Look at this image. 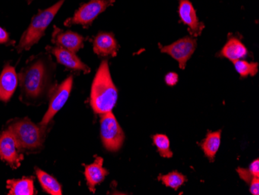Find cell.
Segmentation results:
<instances>
[{"label": "cell", "instance_id": "cell-1", "mask_svg": "<svg viewBox=\"0 0 259 195\" xmlns=\"http://www.w3.org/2000/svg\"><path fill=\"white\" fill-rule=\"evenodd\" d=\"M55 62L48 53H40L29 59L18 73L20 100L27 105H39L49 97L55 74Z\"/></svg>", "mask_w": 259, "mask_h": 195}, {"label": "cell", "instance_id": "cell-2", "mask_svg": "<svg viewBox=\"0 0 259 195\" xmlns=\"http://www.w3.org/2000/svg\"><path fill=\"white\" fill-rule=\"evenodd\" d=\"M118 98V92L113 84L107 60H103L93 79L90 104L98 114L112 111Z\"/></svg>", "mask_w": 259, "mask_h": 195}, {"label": "cell", "instance_id": "cell-3", "mask_svg": "<svg viewBox=\"0 0 259 195\" xmlns=\"http://www.w3.org/2000/svg\"><path fill=\"white\" fill-rule=\"evenodd\" d=\"M7 130L14 135L21 153H37L44 148L49 126L42 127L25 118L10 121L7 123Z\"/></svg>", "mask_w": 259, "mask_h": 195}, {"label": "cell", "instance_id": "cell-4", "mask_svg": "<svg viewBox=\"0 0 259 195\" xmlns=\"http://www.w3.org/2000/svg\"><path fill=\"white\" fill-rule=\"evenodd\" d=\"M65 1L59 0L52 7L45 10H39L38 13L32 18L27 30L22 34L20 42L16 47L18 53H21L23 51H29L33 45L38 43L39 41L45 35V30L50 25Z\"/></svg>", "mask_w": 259, "mask_h": 195}, {"label": "cell", "instance_id": "cell-5", "mask_svg": "<svg viewBox=\"0 0 259 195\" xmlns=\"http://www.w3.org/2000/svg\"><path fill=\"white\" fill-rule=\"evenodd\" d=\"M100 115V136L103 146L110 152H116L121 148L124 142L123 129L113 112H107Z\"/></svg>", "mask_w": 259, "mask_h": 195}, {"label": "cell", "instance_id": "cell-6", "mask_svg": "<svg viewBox=\"0 0 259 195\" xmlns=\"http://www.w3.org/2000/svg\"><path fill=\"white\" fill-rule=\"evenodd\" d=\"M116 0H90V2L80 6L73 17L67 19L64 24L66 27L78 24L84 28H89L98 16L113 6Z\"/></svg>", "mask_w": 259, "mask_h": 195}, {"label": "cell", "instance_id": "cell-7", "mask_svg": "<svg viewBox=\"0 0 259 195\" xmlns=\"http://www.w3.org/2000/svg\"><path fill=\"white\" fill-rule=\"evenodd\" d=\"M73 86V76H68L59 85L55 84L51 92L50 104L49 109L47 110L45 115L42 119L41 122L38 124L42 127H48L49 124L52 122L55 114L58 113L65 105Z\"/></svg>", "mask_w": 259, "mask_h": 195}, {"label": "cell", "instance_id": "cell-8", "mask_svg": "<svg viewBox=\"0 0 259 195\" xmlns=\"http://www.w3.org/2000/svg\"><path fill=\"white\" fill-rule=\"evenodd\" d=\"M158 46L162 53L168 54L178 62L181 69H185L186 63L196 50L197 42L195 37H185L171 45L161 46L159 44Z\"/></svg>", "mask_w": 259, "mask_h": 195}, {"label": "cell", "instance_id": "cell-9", "mask_svg": "<svg viewBox=\"0 0 259 195\" xmlns=\"http://www.w3.org/2000/svg\"><path fill=\"white\" fill-rule=\"evenodd\" d=\"M0 159L13 169H17L23 160V153L19 151L14 135L9 130L0 135Z\"/></svg>", "mask_w": 259, "mask_h": 195}, {"label": "cell", "instance_id": "cell-10", "mask_svg": "<svg viewBox=\"0 0 259 195\" xmlns=\"http://www.w3.org/2000/svg\"><path fill=\"white\" fill-rule=\"evenodd\" d=\"M178 12L180 20L187 26L192 37H199L205 28V25L199 21L196 10L190 0H180Z\"/></svg>", "mask_w": 259, "mask_h": 195}, {"label": "cell", "instance_id": "cell-11", "mask_svg": "<svg viewBox=\"0 0 259 195\" xmlns=\"http://www.w3.org/2000/svg\"><path fill=\"white\" fill-rule=\"evenodd\" d=\"M52 42L57 47L62 48L76 53L83 48L84 37L75 32L71 30L64 31L55 27L52 33Z\"/></svg>", "mask_w": 259, "mask_h": 195}, {"label": "cell", "instance_id": "cell-12", "mask_svg": "<svg viewBox=\"0 0 259 195\" xmlns=\"http://www.w3.org/2000/svg\"><path fill=\"white\" fill-rule=\"evenodd\" d=\"M46 50L49 53L55 55L58 63L65 65L66 68H69L71 70L79 71L85 74L90 73V67L81 62V59H79V58L75 55V52L62 49V48L57 47V46L55 47L48 46Z\"/></svg>", "mask_w": 259, "mask_h": 195}, {"label": "cell", "instance_id": "cell-13", "mask_svg": "<svg viewBox=\"0 0 259 195\" xmlns=\"http://www.w3.org/2000/svg\"><path fill=\"white\" fill-rule=\"evenodd\" d=\"M19 84L18 74L15 68L6 64L0 74V101L8 102L14 95Z\"/></svg>", "mask_w": 259, "mask_h": 195}, {"label": "cell", "instance_id": "cell-14", "mask_svg": "<svg viewBox=\"0 0 259 195\" xmlns=\"http://www.w3.org/2000/svg\"><path fill=\"white\" fill-rule=\"evenodd\" d=\"M118 51L119 45L113 33L100 32L93 40V52L100 56L116 57Z\"/></svg>", "mask_w": 259, "mask_h": 195}, {"label": "cell", "instance_id": "cell-15", "mask_svg": "<svg viewBox=\"0 0 259 195\" xmlns=\"http://www.w3.org/2000/svg\"><path fill=\"white\" fill-rule=\"evenodd\" d=\"M103 165V159L98 157L93 164L85 166V177L87 186L93 193H95L97 185L100 184L108 175L109 172Z\"/></svg>", "mask_w": 259, "mask_h": 195}, {"label": "cell", "instance_id": "cell-16", "mask_svg": "<svg viewBox=\"0 0 259 195\" xmlns=\"http://www.w3.org/2000/svg\"><path fill=\"white\" fill-rule=\"evenodd\" d=\"M219 55L234 62L245 58L248 55V49L239 39L231 37L221 49Z\"/></svg>", "mask_w": 259, "mask_h": 195}, {"label": "cell", "instance_id": "cell-17", "mask_svg": "<svg viewBox=\"0 0 259 195\" xmlns=\"http://www.w3.org/2000/svg\"><path fill=\"white\" fill-rule=\"evenodd\" d=\"M33 177L13 179L7 181V188L10 195H33L36 193L33 186Z\"/></svg>", "mask_w": 259, "mask_h": 195}, {"label": "cell", "instance_id": "cell-18", "mask_svg": "<svg viewBox=\"0 0 259 195\" xmlns=\"http://www.w3.org/2000/svg\"><path fill=\"white\" fill-rule=\"evenodd\" d=\"M221 140V131L209 132L204 140L200 143V147L203 149L205 155L211 162H213L217 152L219 150Z\"/></svg>", "mask_w": 259, "mask_h": 195}, {"label": "cell", "instance_id": "cell-19", "mask_svg": "<svg viewBox=\"0 0 259 195\" xmlns=\"http://www.w3.org/2000/svg\"><path fill=\"white\" fill-rule=\"evenodd\" d=\"M36 174L45 192L51 195L62 194V186L55 177L39 168H36Z\"/></svg>", "mask_w": 259, "mask_h": 195}, {"label": "cell", "instance_id": "cell-20", "mask_svg": "<svg viewBox=\"0 0 259 195\" xmlns=\"http://www.w3.org/2000/svg\"><path fill=\"white\" fill-rule=\"evenodd\" d=\"M158 180H161V183L166 187L174 190H178L183 183L187 180L186 176L180 174L179 172L173 171L165 175H160Z\"/></svg>", "mask_w": 259, "mask_h": 195}, {"label": "cell", "instance_id": "cell-21", "mask_svg": "<svg viewBox=\"0 0 259 195\" xmlns=\"http://www.w3.org/2000/svg\"><path fill=\"white\" fill-rule=\"evenodd\" d=\"M153 142L156 146L158 152L163 158H171L173 152L170 149V141L168 136L163 134H157L153 136Z\"/></svg>", "mask_w": 259, "mask_h": 195}, {"label": "cell", "instance_id": "cell-22", "mask_svg": "<svg viewBox=\"0 0 259 195\" xmlns=\"http://www.w3.org/2000/svg\"><path fill=\"white\" fill-rule=\"evenodd\" d=\"M234 65L241 78H245L248 75L254 76L258 71V64L257 62H248L241 59L234 62Z\"/></svg>", "mask_w": 259, "mask_h": 195}, {"label": "cell", "instance_id": "cell-23", "mask_svg": "<svg viewBox=\"0 0 259 195\" xmlns=\"http://www.w3.org/2000/svg\"><path fill=\"white\" fill-rule=\"evenodd\" d=\"M237 172L238 173V175L244 181H245L247 183H249L251 181L254 177L252 174H251V172L249 170L245 168H238Z\"/></svg>", "mask_w": 259, "mask_h": 195}, {"label": "cell", "instance_id": "cell-24", "mask_svg": "<svg viewBox=\"0 0 259 195\" xmlns=\"http://www.w3.org/2000/svg\"><path fill=\"white\" fill-rule=\"evenodd\" d=\"M164 81L166 83L167 85L170 86V87L176 85L179 81L178 74L176 72H169L165 75Z\"/></svg>", "mask_w": 259, "mask_h": 195}, {"label": "cell", "instance_id": "cell-25", "mask_svg": "<svg viewBox=\"0 0 259 195\" xmlns=\"http://www.w3.org/2000/svg\"><path fill=\"white\" fill-rule=\"evenodd\" d=\"M9 44H15V42H12L10 39L8 32L0 27V45H8Z\"/></svg>", "mask_w": 259, "mask_h": 195}, {"label": "cell", "instance_id": "cell-26", "mask_svg": "<svg viewBox=\"0 0 259 195\" xmlns=\"http://www.w3.org/2000/svg\"><path fill=\"white\" fill-rule=\"evenodd\" d=\"M250 184V192L251 194L258 195L259 194V180L258 177H254L249 183Z\"/></svg>", "mask_w": 259, "mask_h": 195}, {"label": "cell", "instance_id": "cell-27", "mask_svg": "<svg viewBox=\"0 0 259 195\" xmlns=\"http://www.w3.org/2000/svg\"><path fill=\"white\" fill-rule=\"evenodd\" d=\"M249 171L254 177H259V160L258 159L254 160L250 165Z\"/></svg>", "mask_w": 259, "mask_h": 195}, {"label": "cell", "instance_id": "cell-28", "mask_svg": "<svg viewBox=\"0 0 259 195\" xmlns=\"http://www.w3.org/2000/svg\"><path fill=\"white\" fill-rule=\"evenodd\" d=\"M33 0H27V4H30L33 2Z\"/></svg>", "mask_w": 259, "mask_h": 195}]
</instances>
